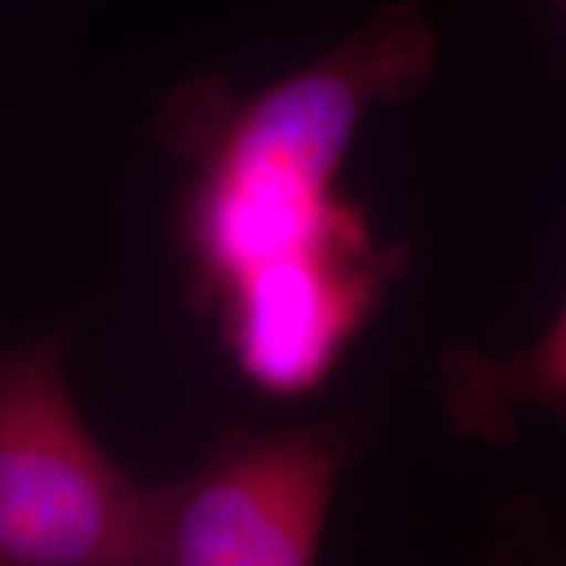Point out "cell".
I'll list each match as a JSON object with an SVG mask.
<instances>
[{
	"label": "cell",
	"instance_id": "6da1fadb",
	"mask_svg": "<svg viewBox=\"0 0 566 566\" xmlns=\"http://www.w3.org/2000/svg\"><path fill=\"white\" fill-rule=\"evenodd\" d=\"M438 40L420 6L388 3L363 27L250 97L218 82L181 92L174 124L202 153L187 247L208 300L226 283L365 216L338 179L367 113L420 95Z\"/></svg>",
	"mask_w": 566,
	"mask_h": 566
},
{
	"label": "cell",
	"instance_id": "7a4b0ae2",
	"mask_svg": "<svg viewBox=\"0 0 566 566\" xmlns=\"http://www.w3.org/2000/svg\"><path fill=\"white\" fill-rule=\"evenodd\" d=\"M61 352H0V566L153 564L155 493L92 438Z\"/></svg>",
	"mask_w": 566,
	"mask_h": 566
},
{
	"label": "cell",
	"instance_id": "3957f363",
	"mask_svg": "<svg viewBox=\"0 0 566 566\" xmlns=\"http://www.w3.org/2000/svg\"><path fill=\"white\" fill-rule=\"evenodd\" d=\"M357 433L317 422L237 433L184 483L155 491L153 564L307 566Z\"/></svg>",
	"mask_w": 566,
	"mask_h": 566
},
{
	"label": "cell",
	"instance_id": "277c9868",
	"mask_svg": "<svg viewBox=\"0 0 566 566\" xmlns=\"http://www.w3.org/2000/svg\"><path fill=\"white\" fill-rule=\"evenodd\" d=\"M405 263V250L380 247L367 221L237 275L210 300L237 370L273 399L315 394L342 367Z\"/></svg>",
	"mask_w": 566,
	"mask_h": 566
},
{
	"label": "cell",
	"instance_id": "5b68a950",
	"mask_svg": "<svg viewBox=\"0 0 566 566\" xmlns=\"http://www.w3.org/2000/svg\"><path fill=\"white\" fill-rule=\"evenodd\" d=\"M441 384L446 415L464 436L506 443L525 409H543L566 424V300L527 349L509 357L478 349L446 354Z\"/></svg>",
	"mask_w": 566,
	"mask_h": 566
},
{
	"label": "cell",
	"instance_id": "8992f818",
	"mask_svg": "<svg viewBox=\"0 0 566 566\" xmlns=\"http://www.w3.org/2000/svg\"><path fill=\"white\" fill-rule=\"evenodd\" d=\"M558 3H562V9L566 11V0H558Z\"/></svg>",
	"mask_w": 566,
	"mask_h": 566
}]
</instances>
